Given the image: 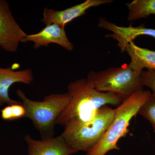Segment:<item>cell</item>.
Listing matches in <instances>:
<instances>
[{
	"mask_svg": "<svg viewBox=\"0 0 155 155\" xmlns=\"http://www.w3.org/2000/svg\"><path fill=\"white\" fill-rule=\"evenodd\" d=\"M67 89L70 101L56 122L64 126L72 122L90 121L101 108L107 105L119 106L123 101L114 94L98 91L87 78L71 82Z\"/></svg>",
	"mask_w": 155,
	"mask_h": 155,
	"instance_id": "1",
	"label": "cell"
},
{
	"mask_svg": "<svg viewBox=\"0 0 155 155\" xmlns=\"http://www.w3.org/2000/svg\"><path fill=\"white\" fill-rule=\"evenodd\" d=\"M151 94L149 91L140 90L124 100L115 109L114 120L102 138L86 155H105L112 150H120L118 141L128 133L130 120Z\"/></svg>",
	"mask_w": 155,
	"mask_h": 155,
	"instance_id": "2",
	"label": "cell"
},
{
	"mask_svg": "<svg viewBox=\"0 0 155 155\" xmlns=\"http://www.w3.org/2000/svg\"><path fill=\"white\" fill-rule=\"evenodd\" d=\"M115 113V109L104 106L90 121L72 122L64 126L61 135L77 152H87L102 138L114 120Z\"/></svg>",
	"mask_w": 155,
	"mask_h": 155,
	"instance_id": "3",
	"label": "cell"
},
{
	"mask_svg": "<svg viewBox=\"0 0 155 155\" xmlns=\"http://www.w3.org/2000/svg\"><path fill=\"white\" fill-rule=\"evenodd\" d=\"M17 94L25 108V117L31 120L43 139L53 137L56 120L70 101L69 94H50L42 101L30 100L20 89Z\"/></svg>",
	"mask_w": 155,
	"mask_h": 155,
	"instance_id": "4",
	"label": "cell"
},
{
	"mask_svg": "<svg viewBox=\"0 0 155 155\" xmlns=\"http://www.w3.org/2000/svg\"><path fill=\"white\" fill-rule=\"evenodd\" d=\"M87 79L98 91L114 94L123 101L136 91L143 89L140 75H137L129 64L99 72L91 71Z\"/></svg>",
	"mask_w": 155,
	"mask_h": 155,
	"instance_id": "5",
	"label": "cell"
},
{
	"mask_svg": "<svg viewBox=\"0 0 155 155\" xmlns=\"http://www.w3.org/2000/svg\"><path fill=\"white\" fill-rule=\"evenodd\" d=\"M26 35L13 17L8 3L0 0V47L7 51L15 52Z\"/></svg>",
	"mask_w": 155,
	"mask_h": 155,
	"instance_id": "6",
	"label": "cell"
},
{
	"mask_svg": "<svg viewBox=\"0 0 155 155\" xmlns=\"http://www.w3.org/2000/svg\"><path fill=\"white\" fill-rule=\"evenodd\" d=\"M113 2L112 0H87L83 3L62 11H57L46 8L44 10L43 18L41 22L46 25L57 24L65 28L67 23L78 17L83 16L90 8L110 4Z\"/></svg>",
	"mask_w": 155,
	"mask_h": 155,
	"instance_id": "7",
	"label": "cell"
},
{
	"mask_svg": "<svg viewBox=\"0 0 155 155\" xmlns=\"http://www.w3.org/2000/svg\"><path fill=\"white\" fill-rule=\"evenodd\" d=\"M98 26L100 28L110 31L111 34L106 35L107 38H112L118 41L117 45L121 52L124 53L129 43L140 35H146L155 38V29L145 27L144 24L137 27L130 25L127 27L119 26L109 22L104 18H100Z\"/></svg>",
	"mask_w": 155,
	"mask_h": 155,
	"instance_id": "8",
	"label": "cell"
},
{
	"mask_svg": "<svg viewBox=\"0 0 155 155\" xmlns=\"http://www.w3.org/2000/svg\"><path fill=\"white\" fill-rule=\"evenodd\" d=\"M31 41L34 43V48L38 49L41 47H47L51 44H56L69 51L74 48L73 44L67 37L65 28L56 24L47 25L39 32L27 35L22 42Z\"/></svg>",
	"mask_w": 155,
	"mask_h": 155,
	"instance_id": "9",
	"label": "cell"
},
{
	"mask_svg": "<svg viewBox=\"0 0 155 155\" xmlns=\"http://www.w3.org/2000/svg\"><path fill=\"white\" fill-rule=\"evenodd\" d=\"M24 140L28 146V155H70L77 152L62 136L39 140L26 135Z\"/></svg>",
	"mask_w": 155,
	"mask_h": 155,
	"instance_id": "10",
	"label": "cell"
},
{
	"mask_svg": "<svg viewBox=\"0 0 155 155\" xmlns=\"http://www.w3.org/2000/svg\"><path fill=\"white\" fill-rule=\"evenodd\" d=\"M14 69L15 68L13 67H0V107L5 104L11 105L22 103L11 99L9 97V89L14 84H31L33 82V75L31 69L20 71H14Z\"/></svg>",
	"mask_w": 155,
	"mask_h": 155,
	"instance_id": "11",
	"label": "cell"
},
{
	"mask_svg": "<svg viewBox=\"0 0 155 155\" xmlns=\"http://www.w3.org/2000/svg\"><path fill=\"white\" fill-rule=\"evenodd\" d=\"M125 51L130 58L129 66L137 75H140L144 69L155 70V51L140 47L131 41Z\"/></svg>",
	"mask_w": 155,
	"mask_h": 155,
	"instance_id": "12",
	"label": "cell"
},
{
	"mask_svg": "<svg viewBox=\"0 0 155 155\" xmlns=\"http://www.w3.org/2000/svg\"><path fill=\"white\" fill-rule=\"evenodd\" d=\"M129 22L155 15V0H134L126 4Z\"/></svg>",
	"mask_w": 155,
	"mask_h": 155,
	"instance_id": "13",
	"label": "cell"
},
{
	"mask_svg": "<svg viewBox=\"0 0 155 155\" xmlns=\"http://www.w3.org/2000/svg\"><path fill=\"white\" fill-rule=\"evenodd\" d=\"M1 112L2 119L6 121L17 120L26 116V111L22 102L6 106Z\"/></svg>",
	"mask_w": 155,
	"mask_h": 155,
	"instance_id": "14",
	"label": "cell"
},
{
	"mask_svg": "<svg viewBox=\"0 0 155 155\" xmlns=\"http://www.w3.org/2000/svg\"><path fill=\"white\" fill-rule=\"evenodd\" d=\"M151 124L155 132V95L152 94L142 106L138 113Z\"/></svg>",
	"mask_w": 155,
	"mask_h": 155,
	"instance_id": "15",
	"label": "cell"
},
{
	"mask_svg": "<svg viewBox=\"0 0 155 155\" xmlns=\"http://www.w3.org/2000/svg\"><path fill=\"white\" fill-rule=\"evenodd\" d=\"M140 81L143 86H147L152 91L155 95V70L143 71L140 75Z\"/></svg>",
	"mask_w": 155,
	"mask_h": 155,
	"instance_id": "16",
	"label": "cell"
}]
</instances>
